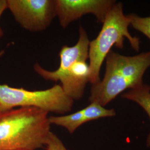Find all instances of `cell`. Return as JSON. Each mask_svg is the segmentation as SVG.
Returning <instances> with one entry per match:
<instances>
[{
	"label": "cell",
	"instance_id": "1",
	"mask_svg": "<svg viewBox=\"0 0 150 150\" xmlns=\"http://www.w3.org/2000/svg\"><path fill=\"white\" fill-rule=\"evenodd\" d=\"M48 113L35 107L0 112V150L44 148L51 132Z\"/></svg>",
	"mask_w": 150,
	"mask_h": 150
},
{
	"label": "cell",
	"instance_id": "2",
	"mask_svg": "<svg viewBox=\"0 0 150 150\" xmlns=\"http://www.w3.org/2000/svg\"><path fill=\"white\" fill-rule=\"evenodd\" d=\"M104 77L92 85L89 100L106 106L127 90L144 84L143 76L150 67V51L135 56H124L111 50L105 59Z\"/></svg>",
	"mask_w": 150,
	"mask_h": 150
},
{
	"label": "cell",
	"instance_id": "3",
	"mask_svg": "<svg viewBox=\"0 0 150 150\" xmlns=\"http://www.w3.org/2000/svg\"><path fill=\"white\" fill-rule=\"evenodd\" d=\"M102 23L98 36L89 44L90 82L92 85L101 80L100 73L102 64L112 47L122 49L125 39L128 40L131 47L137 52L140 46L139 38L132 36L129 32L130 23L123 13L121 2H116L113 5Z\"/></svg>",
	"mask_w": 150,
	"mask_h": 150
},
{
	"label": "cell",
	"instance_id": "4",
	"mask_svg": "<svg viewBox=\"0 0 150 150\" xmlns=\"http://www.w3.org/2000/svg\"><path fill=\"white\" fill-rule=\"evenodd\" d=\"M74 101L61 85L41 91H28L0 84V109L2 111L17 107H35L47 112L64 115L71 111Z\"/></svg>",
	"mask_w": 150,
	"mask_h": 150
},
{
	"label": "cell",
	"instance_id": "5",
	"mask_svg": "<svg viewBox=\"0 0 150 150\" xmlns=\"http://www.w3.org/2000/svg\"><path fill=\"white\" fill-rule=\"evenodd\" d=\"M7 8L24 29L46 30L56 17L54 0H7Z\"/></svg>",
	"mask_w": 150,
	"mask_h": 150
},
{
	"label": "cell",
	"instance_id": "6",
	"mask_svg": "<svg viewBox=\"0 0 150 150\" xmlns=\"http://www.w3.org/2000/svg\"><path fill=\"white\" fill-rule=\"evenodd\" d=\"M56 16L65 28L71 22L88 13L103 23L108 11L116 2L114 0H54Z\"/></svg>",
	"mask_w": 150,
	"mask_h": 150
},
{
	"label": "cell",
	"instance_id": "7",
	"mask_svg": "<svg viewBox=\"0 0 150 150\" xmlns=\"http://www.w3.org/2000/svg\"><path fill=\"white\" fill-rule=\"evenodd\" d=\"M90 40L85 30L82 27L79 29V38L76 44L71 47L64 46L59 52V67L55 71L45 70L38 64L34 65L36 72L47 80L54 81L56 79L68 69L71 65L78 61H87L88 59Z\"/></svg>",
	"mask_w": 150,
	"mask_h": 150
},
{
	"label": "cell",
	"instance_id": "8",
	"mask_svg": "<svg viewBox=\"0 0 150 150\" xmlns=\"http://www.w3.org/2000/svg\"><path fill=\"white\" fill-rule=\"evenodd\" d=\"M116 115L115 109H107L96 102H90L87 107L76 112L59 116L49 117L52 125L62 127L70 134H73L81 125L99 118L111 117Z\"/></svg>",
	"mask_w": 150,
	"mask_h": 150
},
{
	"label": "cell",
	"instance_id": "9",
	"mask_svg": "<svg viewBox=\"0 0 150 150\" xmlns=\"http://www.w3.org/2000/svg\"><path fill=\"white\" fill-rule=\"evenodd\" d=\"M86 61L81 60L76 62L55 81L61 82L64 93L74 101L79 100L83 97L86 85L90 82V70Z\"/></svg>",
	"mask_w": 150,
	"mask_h": 150
},
{
	"label": "cell",
	"instance_id": "10",
	"mask_svg": "<svg viewBox=\"0 0 150 150\" xmlns=\"http://www.w3.org/2000/svg\"><path fill=\"white\" fill-rule=\"evenodd\" d=\"M123 98L134 101L142 107L150 120V86L147 84L129 90L122 95ZM146 146L150 148V132L146 139Z\"/></svg>",
	"mask_w": 150,
	"mask_h": 150
},
{
	"label": "cell",
	"instance_id": "11",
	"mask_svg": "<svg viewBox=\"0 0 150 150\" xmlns=\"http://www.w3.org/2000/svg\"><path fill=\"white\" fill-rule=\"evenodd\" d=\"M130 25L150 40V16L140 17L134 13L127 15Z\"/></svg>",
	"mask_w": 150,
	"mask_h": 150
},
{
	"label": "cell",
	"instance_id": "12",
	"mask_svg": "<svg viewBox=\"0 0 150 150\" xmlns=\"http://www.w3.org/2000/svg\"><path fill=\"white\" fill-rule=\"evenodd\" d=\"M44 148L46 150H69L59 136L52 131L49 134Z\"/></svg>",
	"mask_w": 150,
	"mask_h": 150
},
{
	"label": "cell",
	"instance_id": "13",
	"mask_svg": "<svg viewBox=\"0 0 150 150\" xmlns=\"http://www.w3.org/2000/svg\"><path fill=\"white\" fill-rule=\"evenodd\" d=\"M7 9V0H0V18L2 16L4 12ZM4 35V31L1 27H0V38L2 37ZM4 54V51H0V57H1L3 54Z\"/></svg>",
	"mask_w": 150,
	"mask_h": 150
},
{
	"label": "cell",
	"instance_id": "14",
	"mask_svg": "<svg viewBox=\"0 0 150 150\" xmlns=\"http://www.w3.org/2000/svg\"><path fill=\"white\" fill-rule=\"evenodd\" d=\"M1 111H1V109H0V112H1Z\"/></svg>",
	"mask_w": 150,
	"mask_h": 150
}]
</instances>
